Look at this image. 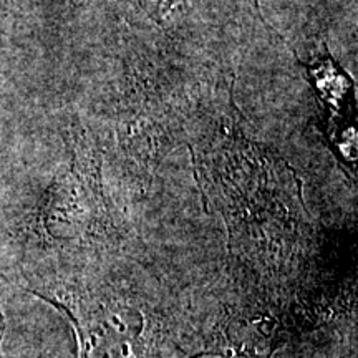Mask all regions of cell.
<instances>
[{
  "label": "cell",
  "mask_w": 358,
  "mask_h": 358,
  "mask_svg": "<svg viewBox=\"0 0 358 358\" xmlns=\"http://www.w3.org/2000/svg\"><path fill=\"white\" fill-rule=\"evenodd\" d=\"M65 315L77 337L78 358H159L163 327L140 307L96 303L64 282L32 290Z\"/></svg>",
  "instance_id": "6da1fadb"
},
{
  "label": "cell",
  "mask_w": 358,
  "mask_h": 358,
  "mask_svg": "<svg viewBox=\"0 0 358 358\" xmlns=\"http://www.w3.org/2000/svg\"><path fill=\"white\" fill-rule=\"evenodd\" d=\"M6 330H7L6 315H3V313L0 312V358H3V353H2V342H3V337H6Z\"/></svg>",
  "instance_id": "3957f363"
},
{
  "label": "cell",
  "mask_w": 358,
  "mask_h": 358,
  "mask_svg": "<svg viewBox=\"0 0 358 358\" xmlns=\"http://www.w3.org/2000/svg\"><path fill=\"white\" fill-rule=\"evenodd\" d=\"M292 334V327L279 313L256 307L232 308L206 338L203 350L192 358H274Z\"/></svg>",
  "instance_id": "7a4b0ae2"
}]
</instances>
